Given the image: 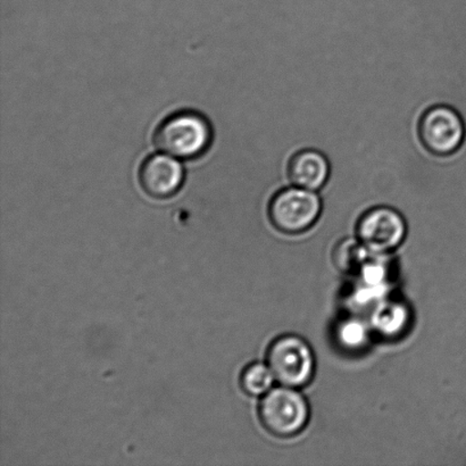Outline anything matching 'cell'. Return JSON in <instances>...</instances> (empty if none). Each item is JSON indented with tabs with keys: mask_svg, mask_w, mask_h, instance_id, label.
Segmentation results:
<instances>
[{
	"mask_svg": "<svg viewBox=\"0 0 466 466\" xmlns=\"http://www.w3.org/2000/svg\"><path fill=\"white\" fill-rule=\"evenodd\" d=\"M212 140L211 123L195 111L171 114L159 123L154 134V145L158 150L186 161L203 157Z\"/></svg>",
	"mask_w": 466,
	"mask_h": 466,
	"instance_id": "cell-1",
	"label": "cell"
},
{
	"mask_svg": "<svg viewBox=\"0 0 466 466\" xmlns=\"http://www.w3.org/2000/svg\"><path fill=\"white\" fill-rule=\"evenodd\" d=\"M258 418L265 431L272 436L289 440L308 427L309 404L297 388L273 387L259 401Z\"/></svg>",
	"mask_w": 466,
	"mask_h": 466,
	"instance_id": "cell-2",
	"label": "cell"
},
{
	"mask_svg": "<svg viewBox=\"0 0 466 466\" xmlns=\"http://www.w3.org/2000/svg\"><path fill=\"white\" fill-rule=\"evenodd\" d=\"M322 208L317 191L287 187L269 200L268 216L279 232L296 236L312 229L321 217Z\"/></svg>",
	"mask_w": 466,
	"mask_h": 466,
	"instance_id": "cell-3",
	"label": "cell"
},
{
	"mask_svg": "<svg viewBox=\"0 0 466 466\" xmlns=\"http://www.w3.org/2000/svg\"><path fill=\"white\" fill-rule=\"evenodd\" d=\"M267 364L281 386L303 388L315 374V356L309 342L297 335H282L269 344Z\"/></svg>",
	"mask_w": 466,
	"mask_h": 466,
	"instance_id": "cell-4",
	"label": "cell"
},
{
	"mask_svg": "<svg viewBox=\"0 0 466 466\" xmlns=\"http://www.w3.org/2000/svg\"><path fill=\"white\" fill-rule=\"evenodd\" d=\"M465 134L462 116L447 105H435L426 109L419 120L420 143L433 157H447L458 153Z\"/></svg>",
	"mask_w": 466,
	"mask_h": 466,
	"instance_id": "cell-5",
	"label": "cell"
},
{
	"mask_svg": "<svg viewBox=\"0 0 466 466\" xmlns=\"http://www.w3.org/2000/svg\"><path fill=\"white\" fill-rule=\"evenodd\" d=\"M408 225L397 209L376 207L368 209L359 218L356 237L370 253L386 255L403 244Z\"/></svg>",
	"mask_w": 466,
	"mask_h": 466,
	"instance_id": "cell-6",
	"label": "cell"
},
{
	"mask_svg": "<svg viewBox=\"0 0 466 466\" xmlns=\"http://www.w3.org/2000/svg\"><path fill=\"white\" fill-rule=\"evenodd\" d=\"M138 179L141 189L149 198L167 199L181 189L185 170L176 157L167 154H155L141 164Z\"/></svg>",
	"mask_w": 466,
	"mask_h": 466,
	"instance_id": "cell-7",
	"label": "cell"
},
{
	"mask_svg": "<svg viewBox=\"0 0 466 466\" xmlns=\"http://www.w3.org/2000/svg\"><path fill=\"white\" fill-rule=\"evenodd\" d=\"M330 172V163L326 155L313 148L292 155L287 168L292 186L312 191L321 190L327 185Z\"/></svg>",
	"mask_w": 466,
	"mask_h": 466,
	"instance_id": "cell-8",
	"label": "cell"
},
{
	"mask_svg": "<svg viewBox=\"0 0 466 466\" xmlns=\"http://www.w3.org/2000/svg\"><path fill=\"white\" fill-rule=\"evenodd\" d=\"M370 251L365 248L358 238H347L341 240L333 250V262L344 274H359L368 262Z\"/></svg>",
	"mask_w": 466,
	"mask_h": 466,
	"instance_id": "cell-9",
	"label": "cell"
},
{
	"mask_svg": "<svg viewBox=\"0 0 466 466\" xmlns=\"http://www.w3.org/2000/svg\"><path fill=\"white\" fill-rule=\"evenodd\" d=\"M409 310L399 301L382 304L373 315L374 329L381 335L391 337L408 326Z\"/></svg>",
	"mask_w": 466,
	"mask_h": 466,
	"instance_id": "cell-10",
	"label": "cell"
},
{
	"mask_svg": "<svg viewBox=\"0 0 466 466\" xmlns=\"http://www.w3.org/2000/svg\"><path fill=\"white\" fill-rule=\"evenodd\" d=\"M276 381L271 369L268 364L255 362L244 369L240 376L241 390L247 395L258 397L264 396L272 390L273 383Z\"/></svg>",
	"mask_w": 466,
	"mask_h": 466,
	"instance_id": "cell-11",
	"label": "cell"
},
{
	"mask_svg": "<svg viewBox=\"0 0 466 466\" xmlns=\"http://www.w3.org/2000/svg\"><path fill=\"white\" fill-rule=\"evenodd\" d=\"M336 337L347 350H360L367 344L369 330L360 319H350L339 324Z\"/></svg>",
	"mask_w": 466,
	"mask_h": 466,
	"instance_id": "cell-12",
	"label": "cell"
}]
</instances>
